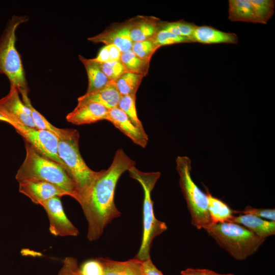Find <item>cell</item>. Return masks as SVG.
Segmentation results:
<instances>
[{"label": "cell", "mask_w": 275, "mask_h": 275, "mask_svg": "<svg viewBox=\"0 0 275 275\" xmlns=\"http://www.w3.org/2000/svg\"><path fill=\"white\" fill-rule=\"evenodd\" d=\"M134 166L135 162L119 149L109 168L99 171L80 204L88 223L87 236L89 241L98 239L105 228L120 216L114 201L115 188L121 176Z\"/></svg>", "instance_id": "6da1fadb"}, {"label": "cell", "mask_w": 275, "mask_h": 275, "mask_svg": "<svg viewBox=\"0 0 275 275\" xmlns=\"http://www.w3.org/2000/svg\"><path fill=\"white\" fill-rule=\"evenodd\" d=\"M25 157L15 178L18 183L45 181L58 186L77 200L75 186L63 167L38 152L25 141Z\"/></svg>", "instance_id": "7a4b0ae2"}, {"label": "cell", "mask_w": 275, "mask_h": 275, "mask_svg": "<svg viewBox=\"0 0 275 275\" xmlns=\"http://www.w3.org/2000/svg\"><path fill=\"white\" fill-rule=\"evenodd\" d=\"M204 230L219 246L238 261L255 253L265 240L244 226L232 222L212 224Z\"/></svg>", "instance_id": "3957f363"}, {"label": "cell", "mask_w": 275, "mask_h": 275, "mask_svg": "<svg viewBox=\"0 0 275 275\" xmlns=\"http://www.w3.org/2000/svg\"><path fill=\"white\" fill-rule=\"evenodd\" d=\"M79 134L70 129L64 137L59 138L58 155L65 166L66 171L73 181L80 204L87 195L99 173L91 169L86 163L79 151Z\"/></svg>", "instance_id": "277c9868"}, {"label": "cell", "mask_w": 275, "mask_h": 275, "mask_svg": "<svg viewBox=\"0 0 275 275\" xmlns=\"http://www.w3.org/2000/svg\"><path fill=\"white\" fill-rule=\"evenodd\" d=\"M128 171L129 176L140 183L144 191L143 235L140 249L134 258L145 261L150 259L151 247L154 239L168 228L165 223L156 218L151 198L152 191L160 176V173L144 172L135 166L131 167Z\"/></svg>", "instance_id": "5b68a950"}, {"label": "cell", "mask_w": 275, "mask_h": 275, "mask_svg": "<svg viewBox=\"0 0 275 275\" xmlns=\"http://www.w3.org/2000/svg\"><path fill=\"white\" fill-rule=\"evenodd\" d=\"M28 20L26 16H13L0 38V73L8 77L10 85L15 86L20 94L28 93L29 88L21 57L15 46L16 31Z\"/></svg>", "instance_id": "8992f818"}, {"label": "cell", "mask_w": 275, "mask_h": 275, "mask_svg": "<svg viewBox=\"0 0 275 275\" xmlns=\"http://www.w3.org/2000/svg\"><path fill=\"white\" fill-rule=\"evenodd\" d=\"M176 162L179 185L190 215L191 224L199 230L205 229L212 224L206 194L192 179L190 159L187 156H178Z\"/></svg>", "instance_id": "52a82bcc"}, {"label": "cell", "mask_w": 275, "mask_h": 275, "mask_svg": "<svg viewBox=\"0 0 275 275\" xmlns=\"http://www.w3.org/2000/svg\"><path fill=\"white\" fill-rule=\"evenodd\" d=\"M13 127L38 152L58 162L65 169L64 163L58 155L59 138L56 134L48 130L21 124H16Z\"/></svg>", "instance_id": "ba28073f"}, {"label": "cell", "mask_w": 275, "mask_h": 275, "mask_svg": "<svg viewBox=\"0 0 275 275\" xmlns=\"http://www.w3.org/2000/svg\"><path fill=\"white\" fill-rule=\"evenodd\" d=\"M16 88L10 85L8 94L0 99V114L9 120L12 126L21 124L36 128L30 109L23 103Z\"/></svg>", "instance_id": "9c48e42d"}, {"label": "cell", "mask_w": 275, "mask_h": 275, "mask_svg": "<svg viewBox=\"0 0 275 275\" xmlns=\"http://www.w3.org/2000/svg\"><path fill=\"white\" fill-rule=\"evenodd\" d=\"M41 206L45 209L49 222L50 233L55 236H77L79 231L67 217L60 200L54 197L44 202Z\"/></svg>", "instance_id": "30bf717a"}, {"label": "cell", "mask_w": 275, "mask_h": 275, "mask_svg": "<svg viewBox=\"0 0 275 275\" xmlns=\"http://www.w3.org/2000/svg\"><path fill=\"white\" fill-rule=\"evenodd\" d=\"M132 20V18L124 22L115 23L101 33L88 39L94 43L101 42L105 45H114L121 52L130 50L133 43L130 35Z\"/></svg>", "instance_id": "8fae6325"}, {"label": "cell", "mask_w": 275, "mask_h": 275, "mask_svg": "<svg viewBox=\"0 0 275 275\" xmlns=\"http://www.w3.org/2000/svg\"><path fill=\"white\" fill-rule=\"evenodd\" d=\"M19 191L28 197L34 203L40 205L54 197L70 196L67 191L58 186L45 181L19 183Z\"/></svg>", "instance_id": "7c38bea8"}, {"label": "cell", "mask_w": 275, "mask_h": 275, "mask_svg": "<svg viewBox=\"0 0 275 275\" xmlns=\"http://www.w3.org/2000/svg\"><path fill=\"white\" fill-rule=\"evenodd\" d=\"M107 121L128 136L134 144L145 148L148 142V136L144 129L137 127L127 115L118 107L109 109Z\"/></svg>", "instance_id": "4fadbf2b"}, {"label": "cell", "mask_w": 275, "mask_h": 275, "mask_svg": "<svg viewBox=\"0 0 275 275\" xmlns=\"http://www.w3.org/2000/svg\"><path fill=\"white\" fill-rule=\"evenodd\" d=\"M108 108L96 102L77 104L66 116L68 122L76 125L89 124L107 120Z\"/></svg>", "instance_id": "5bb4252c"}, {"label": "cell", "mask_w": 275, "mask_h": 275, "mask_svg": "<svg viewBox=\"0 0 275 275\" xmlns=\"http://www.w3.org/2000/svg\"><path fill=\"white\" fill-rule=\"evenodd\" d=\"M191 40L193 43L206 44H237L238 37L235 33L223 32L210 26L197 25Z\"/></svg>", "instance_id": "9a60e30c"}, {"label": "cell", "mask_w": 275, "mask_h": 275, "mask_svg": "<svg viewBox=\"0 0 275 275\" xmlns=\"http://www.w3.org/2000/svg\"><path fill=\"white\" fill-rule=\"evenodd\" d=\"M161 21L154 16H139L132 18L130 35L133 42L152 38L160 30Z\"/></svg>", "instance_id": "2e32d148"}, {"label": "cell", "mask_w": 275, "mask_h": 275, "mask_svg": "<svg viewBox=\"0 0 275 275\" xmlns=\"http://www.w3.org/2000/svg\"><path fill=\"white\" fill-rule=\"evenodd\" d=\"M228 222L239 224L257 236L264 239L275 234V222L252 215L239 214L233 215Z\"/></svg>", "instance_id": "e0dca14e"}, {"label": "cell", "mask_w": 275, "mask_h": 275, "mask_svg": "<svg viewBox=\"0 0 275 275\" xmlns=\"http://www.w3.org/2000/svg\"><path fill=\"white\" fill-rule=\"evenodd\" d=\"M121 97L115 82L111 81L103 89L93 93H86L79 97L77 99V104L93 102L111 109L118 106Z\"/></svg>", "instance_id": "ac0fdd59"}, {"label": "cell", "mask_w": 275, "mask_h": 275, "mask_svg": "<svg viewBox=\"0 0 275 275\" xmlns=\"http://www.w3.org/2000/svg\"><path fill=\"white\" fill-rule=\"evenodd\" d=\"M103 269V275H143V261L135 258L117 261L109 258H98Z\"/></svg>", "instance_id": "d6986e66"}, {"label": "cell", "mask_w": 275, "mask_h": 275, "mask_svg": "<svg viewBox=\"0 0 275 275\" xmlns=\"http://www.w3.org/2000/svg\"><path fill=\"white\" fill-rule=\"evenodd\" d=\"M79 59L84 65L88 76V86L86 93L100 90L111 81L102 70L99 62L94 59H87L79 55Z\"/></svg>", "instance_id": "ffe728a7"}, {"label": "cell", "mask_w": 275, "mask_h": 275, "mask_svg": "<svg viewBox=\"0 0 275 275\" xmlns=\"http://www.w3.org/2000/svg\"><path fill=\"white\" fill-rule=\"evenodd\" d=\"M228 19L233 22L259 23L250 0H229Z\"/></svg>", "instance_id": "44dd1931"}, {"label": "cell", "mask_w": 275, "mask_h": 275, "mask_svg": "<svg viewBox=\"0 0 275 275\" xmlns=\"http://www.w3.org/2000/svg\"><path fill=\"white\" fill-rule=\"evenodd\" d=\"M208 209L212 224L228 222L233 216V210L224 202L213 196L207 188Z\"/></svg>", "instance_id": "7402d4cb"}, {"label": "cell", "mask_w": 275, "mask_h": 275, "mask_svg": "<svg viewBox=\"0 0 275 275\" xmlns=\"http://www.w3.org/2000/svg\"><path fill=\"white\" fill-rule=\"evenodd\" d=\"M21 95L22 102L31 111L32 118L36 128L50 131L56 134L59 138L64 137L69 132L70 129L59 128L50 123L33 106L28 97V93H23Z\"/></svg>", "instance_id": "603a6c76"}, {"label": "cell", "mask_w": 275, "mask_h": 275, "mask_svg": "<svg viewBox=\"0 0 275 275\" xmlns=\"http://www.w3.org/2000/svg\"><path fill=\"white\" fill-rule=\"evenodd\" d=\"M120 60L127 71L145 76L149 71L150 61L142 59L131 49L121 53Z\"/></svg>", "instance_id": "cb8c5ba5"}, {"label": "cell", "mask_w": 275, "mask_h": 275, "mask_svg": "<svg viewBox=\"0 0 275 275\" xmlns=\"http://www.w3.org/2000/svg\"><path fill=\"white\" fill-rule=\"evenodd\" d=\"M143 77L142 75L126 71L114 82L121 96L136 95Z\"/></svg>", "instance_id": "d4e9b609"}, {"label": "cell", "mask_w": 275, "mask_h": 275, "mask_svg": "<svg viewBox=\"0 0 275 275\" xmlns=\"http://www.w3.org/2000/svg\"><path fill=\"white\" fill-rule=\"evenodd\" d=\"M196 26L195 24L184 20L173 22L161 21L160 30L169 31L177 35L187 38L193 43L191 39Z\"/></svg>", "instance_id": "484cf974"}, {"label": "cell", "mask_w": 275, "mask_h": 275, "mask_svg": "<svg viewBox=\"0 0 275 275\" xmlns=\"http://www.w3.org/2000/svg\"><path fill=\"white\" fill-rule=\"evenodd\" d=\"M250 1L260 23L266 24L274 14L275 1L273 0H250Z\"/></svg>", "instance_id": "4316f807"}, {"label": "cell", "mask_w": 275, "mask_h": 275, "mask_svg": "<svg viewBox=\"0 0 275 275\" xmlns=\"http://www.w3.org/2000/svg\"><path fill=\"white\" fill-rule=\"evenodd\" d=\"M135 100L136 95L122 96L117 107L127 115L133 124L141 129H144L137 115Z\"/></svg>", "instance_id": "83f0119b"}, {"label": "cell", "mask_w": 275, "mask_h": 275, "mask_svg": "<svg viewBox=\"0 0 275 275\" xmlns=\"http://www.w3.org/2000/svg\"><path fill=\"white\" fill-rule=\"evenodd\" d=\"M159 48L151 38L145 41L133 42L131 49L140 58L150 61L152 55Z\"/></svg>", "instance_id": "f1b7e54d"}, {"label": "cell", "mask_w": 275, "mask_h": 275, "mask_svg": "<svg viewBox=\"0 0 275 275\" xmlns=\"http://www.w3.org/2000/svg\"><path fill=\"white\" fill-rule=\"evenodd\" d=\"M152 39L159 47L161 46L177 43H191L187 38L164 30L159 31Z\"/></svg>", "instance_id": "f546056e"}, {"label": "cell", "mask_w": 275, "mask_h": 275, "mask_svg": "<svg viewBox=\"0 0 275 275\" xmlns=\"http://www.w3.org/2000/svg\"><path fill=\"white\" fill-rule=\"evenodd\" d=\"M99 63L103 72L111 81H115L127 71L120 59Z\"/></svg>", "instance_id": "4dcf8cb0"}, {"label": "cell", "mask_w": 275, "mask_h": 275, "mask_svg": "<svg viewBox=\"0 0 275 275\" xmlns=\"http://www.w3.org/2000/svg\"><path fill=\"white\" fill-rule=\"evenodd\" d=\"M121 51L114 45H105L98 52L94 59L99 63H104L120 59Z\"/></svg>", "instance_id": "1f68e13d"}, {"label": "cell", "mask_w": 275, "mask_h": 275, "mask_svg": "<svg viewBox=\"0 0 275 275\" xmlns=\"http://www.w3.org/2000/svg\"><path fill=\"white\" fill-rule=\"evenodd\" d=\"M234 213L252 215L260 218H264L268 221L275 222L274 208H257L247 206L243 210H233Z\"/></svg>", "instance_id": "d6a6232c"}, {"label": "cell", "mask_w": 275, "mask_h": 275, "mask_svg": "<svg viewBox=\"0 0 275 275\" xmlns=\"http://www.w3.org/2000/svg\"><path fill=\"white\" fill-rule=\"evenodd\" d=\"M80 275H103V269L99 259L89 260L79 267Z\"/></svg>", "instance_id": "836d02e7"}, {"label": "cell", "mask_w": 275, "mask_h": 275, "mask_svg": "<svg viewBox=\"0 0 275 275\" xmlns=\"http://www.w3.org/2000/svg\"><path fill=\"white\" fill-rule=\"evenodd\" d=\"M58 275H80L77 259L72 257H66Z\"/></svg>", "instance_id": "e575fe53"}, {"label": "cell", "mask_w": 275, "mask_h": 275, "mask_svg": "<svg viewBox=\"0 0 275 275\" xmlns=\"http://www.w3.org/2000/svg\"><path fill=\"white\" fill-rule=\"evenodd\" d=\"M181 275H235L233 273H219L208 269L188 268L180 272Z\"/></svg>", "instance_id": "d590c367"}, {"label": "cell", "mask_w": 275, "mask_h": 275, "mask_svg": "<svg viewBox=\"0 0 275 275\" xmlns=\"http://www.w3.org/2000/svg\"><path fill=\"white\" fill-rule=\"evenodd\" d=\"M143 275H164L153 263L151 259L143 261Z\"/></svg>", "instance_id": "8d00e7d4"}, {"label": "cell", "mask_w": 275, "mask_h": 275, "mask_svg": "<svg viewBox=\"0 0 275 275\" xmlns=\"http://www.w3.org/2000/svg\"><path fill=\"white\" fill-rule=\"evenodd\" d=\"M0 121L7 122V123H9V124H10L11 125H12L11 122L9 120H8L7 119L5 118L4 117L2 116L1 114H0Z\"/></svg>", "instance_id": "74e56055"}]
</instances>
